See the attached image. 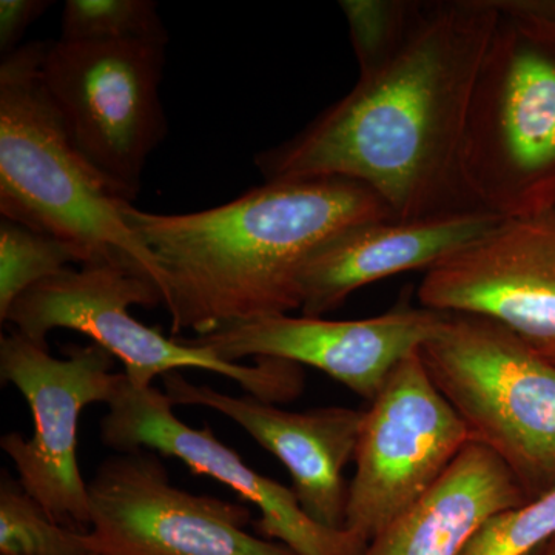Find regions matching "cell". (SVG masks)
<instances>
[{
  "mask_svg": "<svg viewBox=\"0 0 555 555\" xmlns=\"http://www.w3.org/2000/svg\"><path fill=\"white\" fill-rule=\"evenodd\" d=\"M164 389L175 406L211 409L228 416L275 455L292 478L299 505L318 524L345 529L349 485L345 469L353 459L364 411L328 406L292 412L251 396L233 397L195 385L171 372Z\"/></svg>",
  "mask_w": 555,
  "mask_h": 555,
  "instance_id": "cell-14",
  "label": "cell"
},
{
  "mask_svg": "<svg viewBox=\"0 0 555 555\" xmlns=\"http://www.w3.org/2000/svg\"><path fill=\"white\" fill-rule=\"evenodd\" d=\"M467 108L460 173L503 219L555 211V0H496Z\"/></svg>",
  "mask_w": 555,
  "mask_h": 555,
  "instance_id": "cell-3",
  "label": "cell"
},
{
  "mask_svg": "<svg viewBox=\"0 0 555 555\" xmlns=\"http://www.w3.org/2000/svg\"><path fill=\"white\" fill-rule=\"evenodd\" d=\"M485 210L418 219H375L350 225L313 251L301 276L305 317L321 318L358 288L409 270H429L496 228Z\"/></svg>",
  "mask_w": 555,
  "mask_h": 555,
  "instance_id": "cell-15",
  "label": "cell"
},
{
  "mask_svg": "<svg viewBox=\"0 0 555 555\" xmlns=\"http://www.w3.org/2000/svg\"><path fill=\"white\" fill-rule=\"evenodd\" d=\"M164 40L47 46L40 76L73 144L109 188L133 203L153 150L167 134L159 100Z\"/></svg>",
  "mask_w": 555,
  "mask_h": 555,
  "instance_id": "cell-7",
  "label": "cell"
},
{
  "mask_svg": "<svg viewBox=\"0 0 555 555\" xmlns=\"http://www.w3.org/2000/svg\"><path fill=\"white\" fill-rule=\"evenodd\" d=\"M115 357L91 343L69 347L61 360L20 332L0 339V378L16 387L33 416L30 438L5 434L0 448L16 467L17 480L57 524L91 526L89 483L80 474L78 429L90 404H108L126 374L113 372Z\"/></svg>",
  "mask_w": 555,
  "mask_h": 555,
  "instance_id": "cell-8",
  "label": "cell"
},
{
  "mask_svg": "<svg viewBox=\"0 0 555 555\" xmlns=\"http://www.w3.org/2000/svg\"><path fill=\"white\" fill-rule=\"evenodd\" d=\"M416 298L437 312L491 318L555 366V211L503 219L427 270Z\"/></svg>",
  "mask_w": 555,
  "mask_h": 555,
  "instance_id": "cell-12",
  "label": "cell"
},
{
  "mask_svg": "<svg viewBox=\"0 0 555 555\" xmlns=\"http://www.w3.org/2000/svg\"><path fill=\"white\" fill-rule=\"evenodd\" d=\"M164 298L147 278L115 262H90L80 270L31 287L10 309L5 323L40 347L54 328L80 332L104 347L124 366L131 385L152 386L153 379L196 369L232 379L247 396L281 404L305 392V369L278 358H255L254 366L232 363L189 339L166 337L131 315V306L156 308Z\"/></svg>",
  "mask_w": 555,
  "mask_h": 555,
  "instance_id": "cell-6",
  "label": "cell"
},
{
  "mask_svg": "<svg viewBox=\"0 0 555 555\" xmlns=\"http://www.w3.org/2000/svg\"><path fill=\"white\" fill-rule=\"evenodd\" d=\"M448 313L398 305L364 320L280 315L189 338L232 363L278 358L315 367L369 403L400 361L436 337Z\"/></svg>",
  "mask_w": 555,
  "mask_h": 555,
  "instance_id": "cell-13",
  "label": "cell"
},
{
  "mask_svg": "<svg viewBox=\"0 0 555 555\" xmlns=\"http://www.w3.org/2000/svg\"><path fill=\"white\" fill-rule=\"evenodd\" d=\"M73 262H80L78 248L36 232L27 225L2 218L0 222V321L14 302L42 281L61 275Z\"/></svg>",
  "mask_w": 555,
  "mask_h": 555,
  "instance_id": "cell-18",
  "label": "cell"
},
{
  "mask_svg": "<svg viewBox=\"0 0 555 555\" xmlns=\"http://www.w3.org/2000/svg\"><path fill=\"white\" fill-rule=\"evenodd\" d=\"M540 555H555V539L551 540L545 547H543Z\"/></svg>",
  "mask_w": 555,
  "mask_h": 555,
  "instance_id": "cell-23",
  "label": "cell"
},
{
  "mask_svg": "<svg viewBox=\"0 0 555 555\" xmlns=\"http://www.w3.org/2000/svg\"><path fill=\"white\" fill-rule=\"evenodd\" d=\"M470 443L499 456L528 502L555 488V366L491 320L448 313L420 349Z\"/></svg>",
  "mask_w": 555,
  "mask_h": 555,
  "instance_id": "cell-5",
  "label": "cell"
},
{
  "mask_svg": "<svg viewBox=\"0 0 555 555\" xmlns=\"http://www.w3.org/2000/svg\"><path fill=\"white\" fill-rule=\"evenodd\" d=\"M47 46H22L0 65V214L78 248L82 266L115 262L163 295L155 258L120 214L124 199L73 144L43 89Z\"/></svg>",
  "mask_w": 555,
  "mask_h": 555,
  "instance_id": "cell-4",
  "label": "cell"
},
{
  "mask_svg": "<svg viewBox=\"0 0 555 555\" xmlns=\"http://www.w3.org/2000/svg\"><path fill=\"white\" fill-rule=\"evenodd\" d=\"M101 440L116 452L147 451L181 460L196 476L228 485L258 507L255 528L264 539L283 543L297 555H363L367 547L349 529H332L310 518L292 488L262 476L225 447L210 427H193L175 414V404L156 387H138L124 379L107 404Z\"/></svg>",
  "mask_w": 555,
  "mask_h": 555,
  "instance_id": "cell-11",
  "label": "cell"
},
{
  "mask_svg": "<svg viewBox=\"0 0 555 555\" xmlns=\"http://www.w3.org/2000/svg\"><path fill=\"white\" fill-rule=\"evenodd\" d=\"M555 539V488L485 521L460 555H529Z\"/></svg>",
  "mask_w": 555,
  "mask_h": 555,
  "instance_id": "cell-20",
  "label": "cell"
},
{
  "mask_svg": "<svg viewBox=\"0 0 555 555\" xmlns=\"http://www.w3.org/2000/svg\"><path fill=\"white\" fill-rule=\"evenodd\" d=\"M51 5L42 0H2L0 2V50L9 56L33 22Z\"/></svg>",
  "mask_w": 555,
  "mask_h": 555,
  "instance_id": "cell-22",
  "label": "cell"
},
{
  "mask_svg": "<svg viewBox=\"0 0 555 555\" xmlns=\"http://www.w3.org/2000/svg\"><path fill=\"white\" fill-rule=\"evenodd\" d=\"M120 214L158 264L171 334L195 337L301 310L302 272L321 244L396 218L366 185L335 177L266 182L193 214H150L122 201Z\"/></svg>",
  "mask_w": 555,
  "mask_h": 555,
  "instance_id": "cell-2",
  "label": "cell"
},
{
  "mask_svg": "<svg viewBox=\"0 0 555 555\" xmlns=\"http://www.w3.org/2000/svg\"><path fill=\"white\" fill-rule=\"evenodd\" d=\"M100 555H297L246 531L250 507L170 481L156 452H118L89 483Z\"/></svg>",
  "mask_w": 555,
  "mask_h": 555,
  "instance_id": "cell-10",
  "label": "cell"
},
{
  "mask_svg": "<svg viewBox=\"0 0 555 555\" xmlns=\"http://www.w3.org/2000/svg\"><path fill=\"white\" fill-rule=\"evenodd\" d=\"M469 443L420 350L404 358L364 411L345 528L371 542L429 494Z\"/></svg>",
  "mask_w": 555,
  "mask_h": 555,
  "instance_id": "cell-9",
  "label": "cell"
},
{
  "mask_svg": "<svg viewBox=\"0 0 555 555\" xmlns=\"http://www.w3.org/2000/svg\"><path fill=\"white\" fill-rule=\"evenodd\" d=\"M0 555H100L93 532L57 524L9 470L0 476Z\"/></svg>",
  "mask_w": 555,
  "mask_h": 555,
  "instance_id": "cell-17",
  "label": "cell"
},
{
  "mask_svg": "<svg viewBox=\"0 0 555 555\" xmlns=\"http://www.w3.org/2000/svg\"><path fill=\"white\" fill-rule=\"evenodd\" d=\"M526 502L499 456L469 443L433 491L375 535L363 555H460L488 518Z\"/></svg>",
  "mask_w": 555,
  "mask_h": 555,
  "instance_id": "cell-16",
  "label": "cell"
},
{
  "mask_svg": "<svg viewBox=\"0 0 555 555\" xmlns=\"http://www.w3.org/2000/svg\"><path fill=\"white\" fill-rule=\"evenodd\" d=\"M496 16V0L420 2L400 42L361 68L343 100L257 155L266 182L352 179L397 219L481 210L463 184L460 147Z\"/></svg>",
  "mask_w": 555,
  "mask_h": 555,
  "instance_id": "cell-1",
  "label": "cell"
},
{
  "mask_svg": "<svg viewBox=\"0 0 555 555\" xmlns=\"http://www.w3.org/2000/svg\"><path fill=\"white\" fill-rule=\"evenodd\" d=\"M62 40L73 42H118V40H164L169 42L150 0H68L62 14Z\"/></svg>",
  "mask_w": 555,
  "mask_h": 555,
  "instance_id": "cell-19",
  "label": "cell"
},
{
  "mask_svg": "<svg viewBox=\"0 0 555 555\" xmlns=\"http://www.w3.org/2000/svg\"><path fill=\"white\" fill-rule=\"evenodd\" d=\"M358 65L366 68L382 60L411 27L420 2L406 0H343Z\"/></svg>",
  "mask_w": 555,
  "mask_h": 555,
  "instance_id": "cell-21",
  "label": "cell"
}]
</instances>
